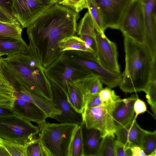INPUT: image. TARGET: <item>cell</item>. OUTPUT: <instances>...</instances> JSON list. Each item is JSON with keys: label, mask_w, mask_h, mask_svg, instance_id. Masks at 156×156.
<instances>
[{"label": "cell", "mask_w": 156, "mask_h": 156, "mask_svg": "<svg viewBox=\"0 0 156 156\" xmlns=\"http://www.w3.org/2000/svg\"><path fill=\"white\" fill-rule=\"evenodd\" d=\"M95 31L97 59L108 70L114 73H121L116 44L109 40L105 34Z\"/></svg>", "instance_id": "11"}, {"label": "cell", "mask_w": 156, "mask_h": 156, "mask_svg": "<svg viewBox=\"0 0 156 156\" xmlns=\"http://www.w3.org/2000/svg\"><path fill=\"white\" fill-rule=\"evenodd\" d=\"M39 127L17 115L0 117V137L23 145L34 138Z\"/></svg>", "instance_id": "5"}, {"label": "cell", "mask_w": 156, "mask_h": 156, "mask_svg": "<svg viewBox=\"0 0 156 156\" xmlns=\"http://www.w3.org/2000/svg\"><path fill=\"white\" fill-rule=\"evenodd\" d=\"M144 91L146 94L148 103L150 105L154 115H156V81H150Z\"/></svg>", "instance_id": "31"}, {"label": "cell", "mask_w": 156, "mask_h": 156, "mask_svg": "<svg viewBox=\"0 0 156 156\" xmlns=\"http://www.w3.org/2000/svg\"><path fill=\"white\" fill-rule=\"evenodd\" d=\"M2 144L10 156H27L24 145L2 139Z\"/></svg>", "instance_id": "30"}, {"label": "cell", "mask_w": 156, "mask_h": 156, "mask_svg": "<svg viewBox=\"0 0 156 156\" xmlns=\"http://www.w3.org/2000/svg\"><path fill=\"white\" fill-rule=\"evenodd\" d=\"M132 0H94L101 15L104 27L119 30L121 19Z\"/></svg>", "instance_id": "12"}, {"label": "cell", "mask_w": 156, "mask_h": 156, "mask_svg": "<svg viewBox=\"0 0 156 156\" xmlns=\"http://www.w3.org/2000/svg\"><path fill=\"white\" fill-rule=\"evenodd\" d=\"M44 71L49 80L55 83L66 95L69 82L92 74L87 69L66 59L64 53L50 66L45 69Z\"/></svg>", "instance_id": "7"}, {"label": "cell", "mask_w": 156, "mask_h": 156, "mask_svg": "<svg viewBox=\"0 0 156 156\" xmlns=\"http://www.w3.org/2000/svg\"><path fill=\"white\" fill-rule=\"evenodd\" d=\"M59 48L61 53L69 51H80L89 52L95 55L93 51L87 47L85 41L76 35L63 39L59 43Z\"/></svg>", "instance_id": "23"}, {"label": "cell", "mask_w": 156, "mask_h": 156, "mask_svg": "<svg viewBox=\"0 0 156 156\" xmlns=\"http://www.w3.org/2000/svg\"><path fill=\"white\" fill-rule=\"evenodd\" d=\"M28 45L23 39L0 37V54L7 56L19 54H27Z\"/></svg>", "instance_id": "20"}, {"label": "cell", "mask_w": 156, "mask_h": 156, "mask_svg": "<svg viewBox=\"0 0 156 156\" xmlns=\"http://www.w3.org/2000/svg\"><path fill=\"white\" fill-rule=\"evenodd\" d=\"M149 156H156V150H155L152 152Z\"/></svg>", "instance_id": "44"}, {"label": "cell", "mask_w": 156, "mask_h": 156, "mask_svg": "<svg viewBox=\"0 0 156 156\" xmlns=\"http://www.w3.org/2000/svg\"><path fill=\"white\" fill-rule=\"evenodd\" d=\"M2 145V139L0 137V145Z\"/></svg>", "instance_id": "46"}, {"label": "cell", "mask_w": 156, "mask_h": 156, "mask_svg": "<svg viewBox=\"0 0 156 156\" xmlns=\"http://www.w3.org/2000/svg\"><path fill=\"white\" fill-rule=\"evenodd\" d=\"M22 30L19 22L9 23L0 22V37L22 40Z\"/></svg>", "instance_id": "26"}, {"label": "cell", "mask_w": 156, "mask_h": 156, "mask_svg": "<svg viewBox=\"0 0 156 156\" xmlns=\"http://www.w3.org/2000/svg\"><path fill=\"white\" fill-rule=\"evenodd\" d=\"M12 109L0 107V117L15 114Z\"/></svg>", "instance_id": "42"}, {"label": "cell", "mask_w": 156, "mask_h": 156, "mask_svg": "<svg viewBox=\"0 0 156 156\" xmlns=\"http://www.w3.org/2000/svg\"><path fill=\"white\" fill-rule=\"evenodd\" d=\"M99 94H84L85 108L94 107L101 104Z\"/></svg>", "instance_id": "34"}, {"label": "cell", "mask_w": 156, "mask_h": 156, "mask_svg": "<svg viewBox=\"0 0 156 156\" xmlns=\"http://www.w3.org/2000/svg\"><path fill=\"white\" fill-rule=\"evenodd\" d=\"M57 3H59L60 2H62L63 0H55Z\"/></svg>", "instance_id": "45"}, {"label": "cell", "mask_w": 156, "mask_h": 156, "mask_svg": "<svg viewBox=\"0 0 156 156\" xmlns=\"http://www.w3.org/2000/svg\"><path fill=\"white\" fill-rule=\"evenodd\" d=\"M114 134H108L104 138L100 153V156H116Z\"/></svg>", "instance_id": "28"}, {"label": "cell", "mask_w": 156, "mask_h": 156, "mask_svg": "<svg viewBox=\"0 0 156 156\" xmlns=\"http://www.w3.org/2000/svg\"><path fill=\"white\" fill-rule=\"evenodd\" d=\"M119 30L124 36L144 43L145 23L142 6L140 0H132L122 17Z\"/></svg>", "instance_id": "8"}, {"label": "cell", "mask_w": 156, "mask_h": 156, "mask_svg": "<svg viewBox=\"0 0 156 156\" xmlns=\"http://www.w3.org/2000/svg\"><path fill=\"white\" fill-rule=\"evenodd\" d=\"M55 0H12V14L22 28H27Z\"/></svg>", "instance_id": "10"}, {"label": "cell", "mask_w": 156, "mask_h": 156, "mask_svg": "<svg viewBox=\"0 0 156 156\" xmlns=\"http://www.w3.org/2000/svg\"><path fill=\"white\" fill-rule=\"evenodd\" d=\"M10 156V155L2 145H0V156Z\"/></svg>", "instance_id": "43"}, {"label": "cell", "mask_w": 156, "mask_h": 156, "mask_svg": "<svg viewBox=\"0 0 156 156\" xmlns=\"http://www.w3.org/2000/svg\"><path fill=\"white\" fill-rule=\"evenodd\" d=\"M67 60L74 62L88 70L98 77L103 83L112 88L119 86L122 79L121 73L111 72L100 63L96 56L88 52L69 51L64 52Z\"/></svg>", "instance_id": "6"}, {"label": "cell", "mask_w": 156, "mask_h": 156, "mask_svg": "<svg viewBox=\"0 0 156 156\" xmlns=\"http://www.w3.org/2000/svg\"><path fill=\"white\" fill-rule=\"evenodd\" d=\"M77 24L63 13L46 11L27 29L29 41L27 54L44 68L49 67L63 54L59 44L66 37L76 35Z\"/></svg>", "instance_id": "1"}, {"label": "cell", "mask_w": 156, "mask_h": 156, "mask_svg": "<svg viewBox=\"0 0 156 156\" xmlns=\"http://www.w3.org/2000/svg\"><path fill=\"white\" fill-rule=\"evenodd\" d=\"M137 98V95H133L126 98H119L116 101L112 115L115 132L133 119L135 113L133 105Z\"/></svg>", "instance_id": "15"}, {"label": "cell", "mask_w": 156, "mask_h": 156, "mask_svg": "<svg viewBox=\"0 0 156 156\" xmlns=\"http://www.w3.org/2000/svg\"><path fill=\"white\" fill-rule=\"evenodd\" d=\"M78 126L46 121L38 125L40 132L39 139L48 156H68L72 137Z\"/></svg>", "instance_id": "4"}, {"label": "cell", "mask_w": 156, "mask_h": 156, "mask_svg": "<svg viewBox=\"0 0 156 156\" xmlns=\"http://www.w3.org/2000/svg\"><path fill=\"white\" fill-rule=\"evenodd\" d=\"M3 73L13 88L24 87L52 101L50 81L44 68L29 55L19 54L2 58Z\"/></svg>", "instance_id": "2"}, {"label": "cell", "mask_w": 156, "mask_h": 156, "mask_svg": "<svg viewBox=\"0 0 156 156\" xmlns=\"http://www.w3.org/2000/svg\"><path fill=\"white\" fill-rule=\"evenodd\" d=\"M12 0H0V8L9 16L17 21L12 14Z\"/></svg>", "instance_id": "36"}, {"label": "cell", "mask_w": 156, "mask_h": 156, "mask_svg": "<svg viewBox=\"0 0 156 156\" xmlns=\"http://www.w3.org/2000/svg\"><path fill=\"white\" fill-rule=\"evenodd\" d=\"M141 147L147 156L156 150V131L151 132L145 130L142 134Z\"/></svg>", "instance_id": "27"}, {"label": "cell", "mask_w": 156, "mask_h": 156, "mask_svg": "<svg viewBox=\"0 0 156 156\" xmlns=\"http://www.w3.org/2000/svg\"><path fill=\"white\" fill-rule=\"evenodd\" d=\"M145 23L144 44L152 57L156 56V0H140Z\"/></svg>", "instance_id": "14"}, {"label": "cell", "mask_w": 156, "mask_h": 156, "mask_svg": "<svg viewBox=\"0 0 156 156\" xmlns=\"http://www.w3.org/2000/svg\"><path fill=\"white\" fill-rule=\"evenodd\" d=\"M156 56L153 60L150 75V81H156Z\"/></svg>", "instance_id": "40"}, {"label": "cell", "mask_w": 156, "mask_h": 156, "mask_svg": "<svg viewBox=\"0 0 156 156\" xmlns=\"http://www.w3.org/2000/svg\"><path fill=\"white\" fill-rule=\"evenodd\" d=\"M119 98L97 107L85 108L82 114L83 122L86 127L98 129L105 136L114 134L112 112L116 101Z\"/></svg>", "instance_id": "9"}, {"label": "cell", "mask_w": 156, "mask_h": 156, "mask_svg": "<svg viewBox=\"0 0 156 156\" xmlns=\"http://www.w3.org/2000/svg\"><path fill=\"white\" fill-rule=\"evenodd\" d=\"M68 156H83V140L80 125L76 128L72 136Z\"/></svg>", "instance_id": "24"}, {"label": "cell", "mask_w": 156, "mask_h": 156, "mask_svg": "<svg viewBox=\"0 0 156 156\" xmlns=\"http://www.w3.org/2000/svg\"><path fill=\"white\" fill-rule=\"evenodd\" d=\"M132 156H147L141 147L135 145L130 147Z\"/></svg>", "instance_id": "39"}, {"label": "cell", "mask_w": 156, "mask_h": 156, "mask_svg": "<svg viewBox=\"0 0 156 156\" xmlns=\"http://www.w3.org/2000/svg\"><path fill=\"white\" fill-rule=\"evenodd\" d=\"M99 94L102 104L107 103L119 98L116 95L114 90L108 87L103 88Z\"/></svg>", "instance_id": "33"}, {"label": "cell", "mask_w": 156, "mask_h": 156, "mask_svg": "<svg viewBox=\"0 0 156 156\" xmlns=\"http://www.w3.org/2000/svg\"><path fill=\"white\" fill-rule=\"evenodd\" d=\"M12 109L15 114L38 125L45 122L48 118L45 113L37 106L20 98H15Z\"/></svg>", "instance_id": "17"}, {"label": "cell", "mask_w": 156, "mask_h": 156, "mask_svg": "<svg viewBox=\"0 0 156 156\" xmlns=\"http://www.w3.org/2000/svg\"><path fill=\"white\" fill-rule=\"evenodd\" d=\"M59 4L68 7L79 12L88 8V0H63Z\"/></svg>", "instance_id": "32"}, {"label": "cell", "mask_w": 156, "mask_h": 156, "mask_svg": "<svg viewBox=\"0 0 156 156\" xmlns=\"http://www.w3.org/2000/svg\"><path fill=\"white\" fill-rule=\"evenodd\" d=\"M124 37L126 65L119 86L126 93L144 91L150 82L153 58L144 43Z\"/></svg>", "instance_id": "3"}, {"label": "cell", "mask_w": 156, "mask_h": 156, "mask_svg": "<svg viewBox=\"0 0 156 156\" xmlns=\"http://www.w3.org/2000/svg\"><path fill=\"white\" fill-rule=\"evenodd\" d=\"M53 94L52 101L61 114L55 116V119L60 123L76 124L83 122L82 114L76 111L68 101L66 95L55 83L50 81Z\"/></svg>", "instance_id": "13"}, {"label": "cell", "mask_w": 156, "mask_h": 156, "mask_svg": "<svg viewBox=\"0 0 156 156\" xmlns=\"http://www.w3.org/2000/svg\"><path fill=\"white\" fill-rule=\"evenodd\" d=\"M15 98L22 99L31 102L40 108L46 114L48 118L54 119L57 115L61 114V112L55 106L53 101L47 98L32 93L23 87L14 89Z\"/></svg>", "instance_id": "16"}, {"label": "cell", "mask_w": 156, "mask_h": 156, "mask_svg": "<svg viewBox=\"0 0 156 156\" xmlns=\"http://www.w3.org/2000/svg\"><path fill=\"white\" fill-rule=\"evenodd\" d=\"M115 151L116 156H132L130 148L117 140L115 143Z\"/></svg>", "instance_id": "35"}, {"label": "cell", "mask_w": 156, "mask_h": 156, "mask_svg": "<svg viewBox=\"0 0 156 156\" xmlns=\"http://www.w3.org/2000/svg\"><path fill=\"white\" fill-rule=\"evenodd\" d=\"M136 119L116 130L115 134L117 140L127 147L137 145L141 147V140L144 130L137 124Z\"/></svg>", "instance_id": "19"}, {"label": "cell", "mask_w": 156, "mask_h": 156, "mask_svg": "<svg viewBox=\"0 0 156 156\" xmlns=\"http://www.w3.org/2000/svg\"><path fill=\"white\" fill-rule=\"evenodd\" d=\"M133 108L135 113L134 118L135 119L138 115L143 113L147 111V106L145 103L138 98L134 103Z\"/></svg>", "instance_id": "37"}, {"label": "cell", "mask_w": 156, "mask_h": 156, "mask_svg": "<svg viewBox=\"0 0 156 156\" xmlns=\"http://www.w3.org/2000/svg\"><path fill=\"white\" fill-rule=\"evenodd\" d=\"M67 100L77 112L82 113L85 107L84 93L81 87L72 80L68 83Z\"/></svg>", "instance_id": "21"}, {"label": "cell", "mask_w": 156, "mask_h": 156, "mask_svg": "<svg viewBox=\"0 0 156 156\" xmlns=\"http://www.w3.org/2000/svg\"><path fill=\"white\" fill-rule=\"evenodd\" d=\"M24 145L27 156H48L39 138H34Z\"/></svg>", "instance_id": "29"}, {"label": "cell", "mask_w": 156, "mask_h": 156, "mask_svg": "<svg viewBox=\"0 0 156 156\" xmlns=\"http://www.w3.org/2000/svg\"><path fill=\"white\" fill-rule=\"evenodd\" d=\"M2 58V56L0 54V83L11 86L3 73L1 65Z\"/></svg>", "instance_id": "41"}, {"label": "cell", "mask_w": 156, "mask_h": 156, "mask_svg": "<svg viewBox=\"0 0 156 156\" xmlns=\"http://www.w3.org/2000/svg\"><path fill=\"white\" fill-rule=\"evenodd\" d=\"M0 22L9 23H13L18 22L15 21L7 15L0 8Z\"/></svg>", "instance_id": "38"}, {"label": "cell", "mask_w": 156, "mask_h": 156, "mask_svg": "<svg viewBox=\"0 0 156 156\" xmlns=\"http://www.w3.org/2000/svg\"><path fill=\"white\" fill-rule=\"evenodd\" d=\"M83 145V156H100L105 137L99 130L88 128L83 122L81 124Z\"/></svg>", "instance_id": "18"}, {"label": "cell", "mask_w": 156, "mask_h": 156, "mask_svg": "<svg viewBox=\"0 0 156 156\" xmlns=\"http://www.w3.org/2000/svg\"><path fill=\"white\" fill-rule=\"evenodd\" d=\"M73 80L81 87L84 94L99 93L103 88V83L99 78L92 74Z\"/></svg>", "instance_id": "22"}, {"label": "cell", "mask_w": 156, "mask_h": 156, "mask_svg": "<svg viewBox=\"0 0 156 156\" xmlns=\"http://www.w3.org/2000/svg\"><path fill=\"white\" fill-rule=\"evenodd\" d=\"M87 9L95 30L101 33L104 34L105 30L102 18L94 0H88Z\"/></svg>", "instance_id": "25"}]
</instances>
